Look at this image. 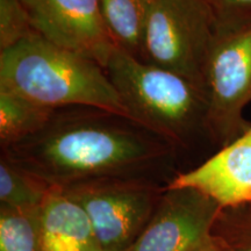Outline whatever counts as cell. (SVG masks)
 <instances>
[{
    "instance_id": "obj_1",
    "label": "cell",
    "mask_w": 251,
    "mask_h": 251,
    "mask_svg": "<svg viewBox=\"0 0 251 251\" xmlns=\"http://www.w3.org/2000/svg\"><path fill=\"white\" fill-rule=\"evenodd\" d=\"M176 152L136 121L92 107L55 109L41 129L1 148L8 161L59 190L109 178L161 180Z\"/></svg>"
},
{
    "instance_id": "obj_2",
    "label": "cell",
    "mask_w": 251,
    "mask_h": 251,
    "mask_svg": "<svg viewBox=\"0 0 251 251\" xmlns=\"http://www.w3.org/2000/svg\"><path fill=\"white\" fill-rule=\"evenodd\" d=\"M0 87L50 109L92 107L129 118L101 65L35 33L0 50Z\"/></svg>"
},
{
    "instance_id": "obj_3",
    "label": "cell",
    "mask_w": 251,
    "mask_h": 251,
    "mask_svg": "<svg viewBox=\"0 0 251 251\" xmlns=\"http://www.w3.org/2000/svg\"><path fill=\"white\" fill-rule=\"evenodd\" d=\"M131 120L176 149L208 135L203 90L181 75L117 48L105 67Z\"/></svg>"
},
{
    "instance_id": "obj_4",
    "label": "cell",
    "mask_w": 251,
    "mask_h": 251,
    "mask_svg": "<svg viewBox=\"0 0 251 251\" xmlns=\"http://www.w3.org/2000/svg\"><path fill=\"white\" fill-rule=\"evenodd\" d=\"M202 89L208 135L222 148L251 125L243 118L251 103V15H216Z\"/></svg>"
},
{
    "instance_id": "obj_5",
    "label": "cell",
    "mask_w": 251,
    "mask_h": 251,
    "mask_svg": "<svg viewBox=\"0 0 251 251\" xmlns=\"http://www.w3.org/2000/svg\"><path fill=\"white\" fill-rule=\"evenodd\" d=\"M215 24L216 15L206 0H153L141 59L181 75L202 89Z\"/></svg>"
},
{
    "instance_id": "obj_6",
    "label": "cell",
    "mask_w": 251,
    "mask_h": 251,
    "mask_svg": "<svg viewBox=\"0 0 251 251\" xmlns=\"http://www.w3.org/2000/svg\"><path fill=\"white\" fill-rule=\"evenodd\" d=\"M168 185L151 178H109L62 191L85 209L102 251H126L149 224Z\"/></svg>"
},
{
    "instance_id": "obj_7",
    "label": "cell",
    "mask_w": 251,
    "mask_h": 251,
    "mask_svg": "<svg viewBox=\"0 0 251 251\" xmlns=\"http://www.w3.org/2000/svg\"><path fill=\"white\" fill-rule=\"evenodd\" d=\"M36 35L105 69L118 48L103 21L100 0H20Z\"/></svg>"
},
{
    "instance_id": "obj_8",
    "label": "cell",
    "mask_w": 251,
    "mask_h": 251,
    "mask_svg": "<svg viewBox=\"0 0 251 251\" xmlns=\"http://www.w3.org/2000/svg\"><path fill=\"white\" fill-rule=\"evenodd\" d=\"M221 209L200 191L166 186L149 224L126 251H193L212 238Z\"/></svg>"
},
{
    "instance_id": "obj_9",
    "label": "cell",
    "mask_w": 251,
    "mask_h": 251,
    "mask_svg": "<svg viewBox=\"0 0 251 251\" xmlns=\"http://www.w3.org/2000/svg\"><path fill=\"white\" fill-rule=\"evenodd\" d=\"M168 187L194 188L222 209L251 205V125L199 166L176 175Z\"/></svg>"
},
{
    "instance_id": "obj_10",
    "label": "cell",
    "mask_w": 251,
    "mask_h": 251,
    "mask_svg": "<svg viewBox=\"0 0 251 251\" xmlns=\"http://www.w3.org/2000/svg\"><path fill=\"white\" fill-rule=\"evenodd\" d=\"M40 218L45 251H102L85 209L64 191L50 190Z\"/></svg>"
},
{
    "instance_id": "obj_11",
    "label": "cell",
    "mask_w": 251,
    "mask_h": 251,
    "mask_svg": "<svg viewBox=\"0 0 251 251\" xmlns=\"http://www.w3.org/2000/svg\"><path fill=\"white\" fill-rule=\"evenodd\" d=\"M153 0H100L106 27L118 48L141 59Z\"/></svg>"
},
{
    "instance_id": "obj_12",
    "label": "cell",
    "mask_w": 251,
    "mask_h": 251,
    "mask_svg": "<svg viewBox=\"0 0 251 251\" xmlns=\"http://www.w3.org/2000/svg\"><path fill=\"white\" fill-rule=\"evenodd\" d=\"M50 109L0 87V143L1 148L34 134L45 126Z\"/></svg>"
},
{
    "instance_id": "obj_13",
    "label": "cell",
    "mask_w": 251,
    "mask_h": 251,
    "mask_svg": "<svg viewBox=\"0 0 251 251\" xmlns=\"http://www.w3.org/2000/svg\"><path fill=\"white\" fill-rule=\"evenodd\" d=\"M51 190L48 185L0 157V207L11 209H37Z\"/></svg>"
},
{
    "instance_id": "obj_14",
    "label": "cell",
    "mask_w": 251,
    "mask_h": 251,
    "mask_svg": "<svg viewBox=\"0 0 251 251\" xmlns=\"http://www.w3.org/2000/svg\"><path fill=\"white\" fill-rule=\"evenodd\" d=\"M40 208L0 207V251H45Z\"/></svg>"
},
{
    "instance_id": "obj_15",
    "label": "cell",
    "mask_w": 251,
    "mask_h": 251,
    "mask_svg": "<svg viewBox=\"0 0 251 251\" xmlns=\"http://www.w3.org/2000/svg\"><path fill=\"white\" fill-rule=\"evenodd\" d=\"M34 34L20 0H0V50Z\"/></svg>"
},
{
    "instance_id": "obj_16",
    "label": "cell",
    "mask_w": 251,
    "mask_h": 251,
    "mask_svg": "<svg viewBox=\"0 0 251 251\" xmlns=\"http://www.w3.org/2000/svg\"><path fill=\"white\" fill-rule=\"evenodd\" d=\"M215 238L251 237V205L221 209L212 230Z\"/></svg>"
},
{
    "instance_id": "obj_17",
    "label": "cell",
    "mask_w": 251,
    "mask_h": 251,
    "mask_svg": "<svg viewBox=\"0 0 251 251\" xmlns=\"http://www.w3.org/2000/svg\"><path fill=\"white\" fill-rule=\"evenodd\" d=\"M215 15H251V0H206Z\"/></svg>"
},
{
    "instance_id": "obj_18",
    "label": "cell",
    "mask_w": 251,
    "mask_h": 251,
    "mask_svg": "<svg viewBox=\"0 0 251 251\" xmlns=\"http://www.w3.org/2000/svg\"><path fill=\"white\" fill-rule=\"evenodd\" d=\"M222 251H251V237L215 238Z\"/></svg>"
},
{
    "instance_id": "obj_19",
    "label": "cell",
    "mask_w": 251,
    "mask_h": 251,
    "mask_svg": "<svg viewBox=\"0 0 251 251\" xmlns=\"http://www.w3.org/2000/svg\"><path fill=\"white\" fill-rule=\"evenodd\" d=\"M193 251H222V249L220 248L219 244L216 243L214 237L212 236V238H209L207 242L201 244L200 247H198L197 249H194Z\"/></svg>"
}]
</instances>
